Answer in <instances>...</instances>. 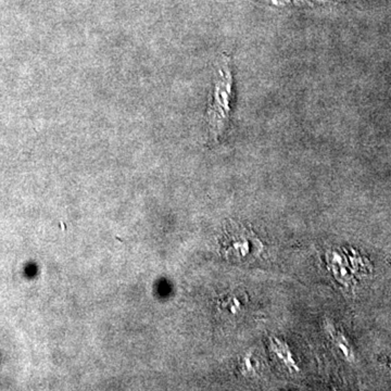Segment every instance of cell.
Returning <instances> with one entry per match:
<instances>
[{"label":"cell","mask_w":391,"mask_h":391,"mask_svg":"<svg viewBox=\"0 0 391 391\" xmlns=\"http://www.w3.org/2000/svg\"><path fill=\"white\" fill-rule=\"evenodd\" d=\"M233 97V71L230 57L224 54L214 67L212 93L205 117L208 141L212 144H218L230 127Z\"/></svg>","instance_id":"1"},{"label":"cell","mask_w":391,"mask_h":391,"mask_svg":"<svg viewBox=\"0 0 391 391\" xmlns=\"http://www.w3.org/2000/svg\"><path fill=\"white\" fill-rule=\"evenodd\" d=\"M324 330L326 332L327 336L330 337V340H332L334 346H336L337 349L340 350L342 357L349 362L353 361L354 354L353 351H352L351 346H350L349 340H346V336L340 330H337L334 323L330 321V319H325Z\"/></svg>","instance_id":"2"},{"label":"cell","mask_w":391,"mask_h":391,"mask_svg":"<svg viewBox=\"0 0 391 391\" xmlns=\"http://www.w3.org/2000/svg\"><path fill=\"white\" fill-rule=\"evenodd\" d=\"M270 346L273 353L287 367L290 373L300 371L299 367H298L295 360L292 358L289 346L285 342H282V340H278V338H272Z\"/></svg>","instance_id":"3"},{"label":"cell","mask_w":391,"mask_h":391,"mask_svg":"<svg viewBox=\"0 0 391 391\" xmlns=\"http://www.w3.org/2000/svg\"><path fill=\"white\" fill-rule=\"evenodd\" d=\"M265 3H268L269 5L278 6V7H282V6H289V5H305V3H312V0H263ZM314 1V0H313Z\"/></svg>","instance_id":"4"}]
</instances>
